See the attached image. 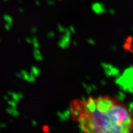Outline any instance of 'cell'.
I'll use <instances>...</instances> for the list:
<instances>
[{
	"label": "cell",
	"mask_w": 133,
	"mask_h": 133,
	"mask_svg": "<svg viewBox=\"0 0 133 133\" xmlns=\"http://www.w3.org/2000/svg\"><path fill=\"white\" fill-rule=\"evenodd\" d=\"M31 123H32V126H33V127H37V122L35 120H32V122H31Z\"/></svg>",
	"instance_id": "obj_14"
},
{
	"label": "cell",
	"mask_w": 133,
	"mask_h": 133,
	"mask_svg": "<svg viewBox=\"0 0 133 133\" xmlns=\"http://www.w3.org/2000/svg\"><path fill=\"white\" fill-rule=\"evenodd\" d=\"M33 46H34L35 48H38L40 46V45H39V44L38 42H36L33 43Z\"/></svg>",
	"instance_id": "obj_10"
},
{
	"label": "cell",
	"mask_w": 133,
	"mask_h": 133,
	"mask_svg": "<svg viewBox=\"0 0 133 133\" xmlns=\"http://www.w3.org/2000/svg\"><path fill=\"white\" fill-rule=\"evenodd\" d=\"M4 18L5 19V20L7 21V22L9 23L10 24L12 25V24H13V21H12V19L11 17H10L6 16L4 17Z\"/></svg>",
	"instance_id": "obj_8"
},
{
	"label": "cell",
	"mask_w": 133,
	"mask_h": 133,
	"mask_svg": "<svg viewBox=\"0 0 133 133\" xmlns=\"http://www.w3.org/2000/svg\"><path fill=\"white\" fill-rule=\"evenodd\" d=\"M47 36L48 38H52L54 36H55V33H54L53 32H48Z\"/></svg>",
	"instance_id": "obj_9"
},
{
	"label": "cell",
	"mask_w": 133,
	"mask_h": 133,
	"mask_svg": "<svg viewBox=\"0 0 133 133\" xmlns=\"http://www.w3.org/2000/svg\"><path fill=\"white\" fill-rule=\"evenodd\" d=\"M7 127L6 124L5 123H0V128H5Z\"/></svg>",
	"instance_id": "obj_15"
},
{
	"label": "cell",
	"mask_w": 133,
	"mask_h": 133,
	"mask_svg": "<svg viewBox=\"0 0 133 133\" xmlns=\"http://www.w3.org/2000/svg\"><path fill=\"white\" fill-rule=\"evenodd\" d=\"M33 55L35 59L38 61H42V56L40 51L38 49V48H35L34 51H33Z\"/></svg>",
	"instance_id": "obj_5"
},
{
	"label": "cell",
	"mask_w": 133,
	"mask_h": 133,
	"mask_svg": "<svg viewBox=\"0 0 133 133\" xmlns=\"http://www.w3.org/2000/svg\"><path fill=\"white\" fill-rule=\"evenodd\" d=\"M26 41L27 42V43H32V39H31V38H30V37H27V38H26Z\"/></svg>",
	"instance_id": "obj_13"
},
{
	"label": "cell",
	"mask_w": 133,
	"mask_h": 133,
	"mask_svg": "<svg viewBox=\"0 0 133 133\" xmlns=\"http://www.w3.org/2000/svg\"><path fill=\"white\" fill-rule=\"evenodd\" d=\"M7 102L8 104H9L11 107L16 108L17 105V102L14 101V100H12V101H8Z\"/></svg>",
	"instance_id": "obj_7"
},
{
	"label": "cell",
	"mask_w": 133,
	"mask_h": 133,
	"mask_svg": "<svg viewBox=\"0 0 133 133\" xmlns=\"http://www.w3.org/2000/svg\"><path fill=\"white\" fill-rule=\"evenodd\" d=\"M11 25L9 23L6 24L5 25V29H6V30L7 31H10V29H11Z\"/></svg>",
	"instance_id": "obj_12"
},
{
	"label": "cell",
	"mask_w": 133,
	"mask_h": 133,
	"mask_svg": "<svg viewBox=\"0 0 133 133\" xmlns=\"http://www.w3.org/2000/svg\"><path fill=\"white\" fill-rule=\"evenodd\" d=\"M3 99H5V101H6L7 102L9 101V98H8V97L7 96V95H5V96H3Z\"/></svg>",
	"instance_id": "obj_17"
},
{
	"label": "cell",
	"mask_w": 133,
	"mask_h": 133,
	"mask_svg": "<svg viewBox=\"0 0 133 133\" xmlns=\"http://www.w3.org/2000/svg\"><path fill=\"white\" fill-rule=\"evenodd\" d=\"M72 119L85 133H132L133 113L120 99L109 95L75 99Z\"/></svg>",
	"instance_id": "obj_1"
},
{
	"label": "cell",
	"mask_w": 133,
	"mask_h": 133,
	"mask_svg": "<svg viewBox=\"0 0 133 133\" xmlns=\"http://www.w3.org/2000/svg\"><path fill=\"white\" fill-rule=\"evenodd\" d=\"M8 94L10 95L11 98L13 99V100H14V101H15L17 103L19 102L20 100L22 99L24 97V95L22 93H15L14 92H11V91L8 92Z\"/></svg>",
	"instance_id": "obj_2"
},
{
	"label": "cell",
	"mask_w": 133,
	"mask_h": 133,
	"mask_svg": "<svg viewBox=\"0 0 133 133\" xmlns=\"http://www.w3.org/2000/svg\"><path fill=\"white\" fill-rule=\"evenodd\" d=\"M0 42H1V38H0Z\"/></svg>",
	"instance_id": "obj_18"
},
{
	"label": "cell",
	"mask_w": 133,
	"mask_h": 133,
	"mask_svg": "<svg viewBox=\"0 0 133 133\" xmlns=\"http://www.w3.org/2000/svg\"><path fill=\"white\" fill-rule=\"evenodd\" d=\"M6 111L8 114L15 116V117H17V116H19V115L18 111L16 109V108L13 107L7 108V109H6Z\"/></svg>",
	"instance_id": "obj_4"
},
{
	"label": "cell",
	"mask_w": 133,
	"mask_h": 133,
	"mask_svg": "<svg viewBox=\"0 0 133 133\" xmlns=\"http://www.w3.org/2000/svg\"><path fill=\"white\" fill-rule=\"evenodd\" d=\"M37 28L35 27H32V28H31V32L32 33H33V34H34V33H35L37 32Z\"/></svg>",
	"instance_id": "obj_11"
},
{
	"label": "cell",
	"mask_w": 133,
	"mask_h": 133,
	"mask_svg": "<svg viewBox=\"0 0 133 133\" xmlns=\"http://www.w3.org/2000/svg\"><path fill=\"white\" fill-rule=\"evenodd\" d=\"M36 77L33 76V75L30 73V74H28V73H27L26 74H25L24 76H23L22 78L24 80L27 81L29 82H34L36 81Z\"/></svg>",
	"instance_id": "obj_3"
},
{
	"label": "cell",
	"mask_w": 133,
	"mask_h": 133,
	"mask_svg": "<svg viewBox=\"0 0 133 133\" xmlns=\"http://www.w3.org/2000/svg\"><path fill=\"white\" fill-rule=\"evenodd\" d=\"M41 70L39 68H38L37 66H33L31 68V73H32L33 76L35 77H38L40 74Z\"/></svg>",
	"instance_id": "obj_6"
},
{
	"label": "cell",
	"mask_w": 133,
	"mask_h": 133,
	"mask_svg": "<svg viewBox=\"0 0 133 133\" xmlns=\"http://www.w3.org/2000/svg\"><path fill=\"white\" fill-rule=\"evenodd\" d=\"M38 42V39H37V38L36 36H34L33 37V38H32V42H33L32 43H35V42Z\"/></svg>",
	"instance_id": "obj_16"
}]
</instances>
